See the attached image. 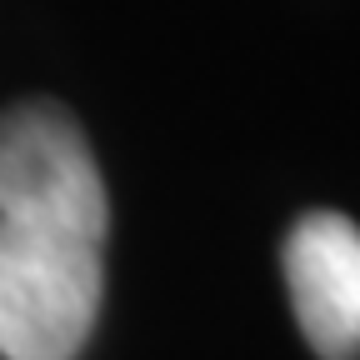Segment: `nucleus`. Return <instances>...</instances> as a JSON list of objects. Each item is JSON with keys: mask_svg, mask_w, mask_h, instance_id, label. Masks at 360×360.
<instances>
[{"mask_svg": "<svg viewBox=\"0 0 360 360\" xmlns=\"http://www.w3.org/2000/svg\"><path fill=\"white\" fill-rule=\"evenodd\" d=\"M0 220L60 225L105 240L110 195L80 120L56 101H25L0 115Z\"/></svg>", "mask_w": 360, "mask_h": 360, "instance_id": "f03ea898", "label": "nucleus"}, {"mask_svg": "<svg viewBox=\"0 0 360 360\" xmlns=\"http://www.w3.org/2000/svg\"><path fill=\"white\" fill-rule=\"evenodd\" d=\"M105 240L0 220V360H75L101 321Z\"/></svg>", "mask_w": 360, "mask_h": 360, "instance_id": "f257e3e1", "label": "nucleus"}, {"mask_svg": "<svg viewBox=\"0 0 360 360\" xmlns=\"http://www.w3.org/2000/svg\"><path fill=\"white\" fill-rule=\"evenodd\" d=\"M285 285L295 326L321 360L360 355V225L310 210L285 236Z\"/></svg>", "mask_w": 360, "mask_h": 360, "instance_id": "7ed1b4c3", "label": "nucleus"}]
</instances>
